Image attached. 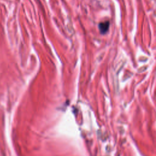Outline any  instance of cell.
Segmentation results:
<instances>
[{
    "instance_id": "cell-1",
    "label": "cell",
    "mask_w": 156,
    "mask_h": 156,
    "mask_svg": "<svg viewBox=\"0 0 156 156\" xmlns=\"http://www.w3.org/2000/svg\"><path fill=\"white\" fill-rule=\"evenodd\" d=\"M109 21L103 22L99 25L100 30L102 34L106 33L109 30Z\"/></svg>"
}]
</instances>
